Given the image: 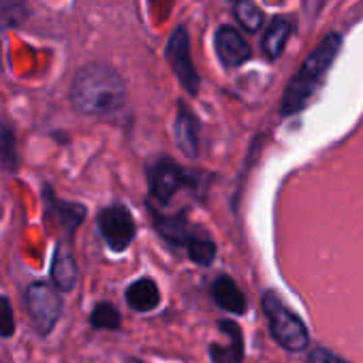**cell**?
Instances as JSON below:
<instances>
[{
  "mask_svg": "<svg viewBox=\"0 0 363 363\" xmlns=\"http://www.w3.org/2000/svg\"><path fill=\"white\" fill-rule=\"evenodd\" d=\"M126 86L107 65L90 62L82 67L71 82V103L84 116H109L122 109Z\"/></svg>",
  "mask_w": 363,
  "mask_h": 363,
  "instance_id": "cell-1",
  "label": "cell"
},
{
  "mask_svg": "<svg viewBox=\"0 0 363 363\" xmlns=\"http://www.w3.org/2000/svg\"><path fill=\"white\" fill-rule=\"evenodd\" d=\"M26 306L28 312L35 320V327L41 335H48L62 310V301L60 295L54 291V286L45 284V282H35L28 286L26 291Z\"/></svg>",
  "mask_w": 363,
  "mask_h": 363,
  "instance_id": "cell-6",
  "label": "cell"
},
{
  "mask_svg": "<svg viewBox=\"0 0 363 363\" xmlns=\"http://www.w3.org/2000/svg\"><path fill=\"white\" fill-rule=\"evenodd\" d=\"M218 327L229 335L231 342L227 346H220V344L210 346L212 363H242L244 361V337H242L240 325L233 320H220Z\"/></svg>",
  "mask_w": 363,
  "mask_h": 363,
  "instance_id": "cell-10",
  "label": "cell"
},
{
  "mask_svg": "<svg viewBox=\"0 0 363 363\" xmlns=\"http://www.w3.org/2000/svg\"><path fill=\"white\" fill-rule=\"evenodd\" d=\"M16 331V320H13V310H11V303L9 299L0 297V335H13Z\"/></svg>",
  "mask_w": 363,
  "mask_h": 363,
  "instance_id": "cell-22",
  "label": "cell"
},
{
  "mask_svg": "<svg viewBox=\"0 0 363 363\" xmlns=\"http://www.w3.org/2000/svg\"><path fill=\"white\" fill-rule=\"evenodd\" d=\"M99 231L111 250L122 252L135 238V220L124 206H109L99 214Z\"/></svg>",
  "mask_w": 363,
  "mask_h": 363,
  "instance_id": "cell-7",
  "label": "cell"
},
{
  "mask_svg": "<svg viewBox=\"0 0 363 363\" xmlns=\"http://www.w3.org/2000/svg\"><path fill=\"white\" fill-rule=\"evenodd\" d=\"M340 48H342V37L340 35H327L318 43V48L312 50V54L303 60L297 75L289 82V86L284 90V96H282V113L284 116H293L308 105L312 94L323 84V79H325L329 67L333 65Z\"/></svg>",
  "mask_w": 363,
  "mask_h": 363,
  "instance_id": "cell-2",
  "label": "cell"
},
{
  "mask_svg": "<svg viewBox=\"0 0 363 363\" xmlns=\"http://www.w3.org/2000/svg\"><path fill=\"white\" fill-rule=\"evenodd\" d=\"M235 18L248 33H257L265 20L263 11L252 3V0H238L235 3Z\"/></svg>",
  "mask_w": 363,
  "mask_h": 363,
  "instance_id": "cell-20",
  "label": "cell"
},
{
  "mask_svg": "<svg viewBox=\"0 0 363 363\" xmlns=\"http://www.w3.org/2000/svg\"><path fill=\"white\" fill-rule=\"evenodd\" d=\"M291 33H293V22L289 18H274L272 20V24L263 37V52L267 54V58L276 60L282 54Z\"/></svg>",
  "mask_w": 363,
  "mask_h": 363,
  "instance_id": "cell-16",
  "label": "cell"
},
{
  "mask_svg": "<svg viewBox=\"0 0 363 363\" xmlns=\"http://www.w3.org/2000/svg\"><path fill=\"white\" fill-rule=\"evenodd\" d=\"M28 18L26 0H0V30H9L24 24Z\"/></svg>",
  "mask_w": 363,
  "mask_h": 363,
  "instance_id": "cell-17",
  "label": "cell"
},
{
  "mask_svg": "<svg viewBox=\"0 0 363 363\" xmlns=\"http://www.w3.org/2000/svg\"><path fill=\"white\" fill-rule=\"evenodd\" d=\"M186 248H189V257L197 265H210L216 257V244L203 233H193L191 240L186 242Z\"/></svg>",
  "mask_w": 363,
  "mask_h": 363,
  "instance_id": "cell-19",
  "label": "cell"
},
{
  "mask_svg": "<svg viewBox=\"0 0 363 363\" xmlns=\"http://www.w3.org/2000/svg\"><path fill=\"white\" fill-rule=\"evenodd\" d=\"M263 310L267 314L272 335L282 348L291 352H301L308 348L310 333H308L306 323L280 299L276 291L263 293Z\"/></svg>",
  "mask_w": 363,
  "mask_h": 363,
  "instance_id": "cell-3",
  "label": "cell"
},
{
  "mask_svg": "<svg viewBox=\"0 0 363 363\" xmlns=\"http://www.w3.org/2000/svg\"><path fill=\"white\" fill-rule=\"evenodd\" d=\"M214 48L225 67H240L250 58V45L233 26H220L216 30Z\"/></svg>",
  "mask_w": 363,
  "mask_h": 363,
  "instance_id": "cell-8",
  "label": "cell"
},
{
  "mask_svg": "<svg viewBox=\"0 0 363 363\" xmlns=\"http://www.w3.org/2000/svg\"><path fill=\"white\" fill-rule=\"evenodd\" d=\"M173 135H175L177 147L186 156L195 158L199 154V124L193 111H189L184 105L177 107V113L173 120Z\"/></svg>",
  "mask_w": 363,
  "mask_h": 363,
  "instance_id": "cell-9",
  "label": "cell"
},
{
  "mask_svg": "<svg viewBox=\"0 0 363 363\" xmlns=\"http://www.w3.org/2000/svg\"><path fill=\"white\" fill-rule=\"evenodd\" d=\"M154 227L173 246H186V242L193 235V231L189 229V223H186L184 214L162 216V214H156L154 212Z\"/></svg>",
  "mask_w": 363,
  "mask_h": 363,
  "instance_id": "cell-13",
  "label": "cell"
},
{
  "mask_svg": "<svg viewBox=\"0 0 363 363\" xmlns=\"http://www.w3.org/2000/svg\"><path fill=\"white\" fill-rule=\"evenodd\" d=\"M308 363H348V361L329 352L327 348H316L314 352L308 354Z\"/></svg>",
  "mask_w": 363,
  "mask_h": 363,
  "instance_id": "cell-23",
  "label": "cell"
},
{
  "mask_svg": "<svg viewBox=\"0 0 363 363\" xmlns=\"http://www.w3.org/2000/svg\"><path fill=\"white\" fill-rule=\"evenodd\" d=\"M126 301L137 312H150L160 303V291L150 278H141L133 282L126 291Z\"/></svg>",
  "mask_w": 363,
  "mask_h": 363,
  "instance_id": "cell-14",
  "label": "cell"
},
{
  "mask_svg": "<svg viewBox=\"0 0 363 363\" xmlns=\"http://www.w3.org/2000/svg\"><path fill=\"white\" fill-rule=\"evenodd\" d=\"M45 199H48V210L56 216V220H58V225L65 229V231H69V233H73L75 229H77V225L84 220V216H86V210H84V206H79V203H69V201H62V199H58V197H54L50 191L45 193Z\"/></svg>",
  "mask_w": 363,
  "mask_h": 363,
  "instance_id": "cell-15",
  "label": "cell"
},
{
  "mask_svg": "<svg viewBox=\"0 0 363 363\" xmlns=\"http://www.w3.org/2000/svg\"><path fill=\"white\" fill-rule=\"evenodd\" d=\"M212 297L223 310H227L231 314H244L246 312V297L229 276H218L214 280Z\"/></svg>",
  "mask_w": 363,
  "mask_h": 363,
  "instance_id": "cell-12",
  "label": "cell"
},
{
  "mask_svg": "<svg viewBox=\"0 0 363 363\" xmlns=\"http://www.w3.org/2000/svg\"><path fill=\"white\" fill-rule=\"evenodd\" d=\"M90 323L96 329H111V331H116V329H120L122 320H120V312L111 303H99L92 310V314H90Z\"/></svg>",
  "mask_w": 363,
  "mask_h": 363,
  "instance_id": "cell-21",
  "label": "cell"
},
{
  "mask_svg": "<svg viewBox=\"0 0 363 363\" xmlns=\"http://www.w3.org/2000/svg\"><path fill=\"white\" fill-rule=\"evenodd\" d=\"M0 164L9 173H16L20 167V156L16 150V135L3 120H0Z\"/></svg>",
  "mask_w": 363,
  "mask_h": 363,
  "instance_id": "cell-18",
  "label": "cell"
},
{
  "mask_svg": "<svg viewBox=\"0 0 363 363\" xmlns=\"http://www.w3.org/2000/svg\"><path fill=\"white\" fill-rule=\"evenodd\" d=\"M167 60L177 77V82L182 84L186 92L197 94L199 92V75L195 71L193 65V56H191V39L184 26H177L173 30V35L169 37L167 43Z\"/></svg>",
  "mask_w": 363,
  "mask_h": 363,
  "instance_id": "cell-4",
  "label": "cell"
},
{
  "mask_svg": "<svg viewBox=\"0 0 363 363\" xmlns=\"http://www.w3.org/2000/svg\"><path fill=\"white\" fill-rule=\"evenodd\" d=\"M147 182H150V195L158 203H169L179 189L193 184V175H189L186 169H182L177 162L169 158H158L150 167Z\"/></svg>",
  "mask_w": 363,
  "mask_h": 363,
  "instance_id": "cell-5",
  "label": "cell"
},
{
  "mask_svg": "<svg viewBox=\"0 0 363 363\" xmlns=\"http://www.w3.org/2000/svg\"><path fill=\"white\" fill-rule=\"evenodd\" d=\"M52 280L54 286L60 291H71L77 282V265L75 259L69 250L67 244H58L54 250V261H52Z\"/></svg>",
  "mask_w": 363,
  "mask_h": 363,
  "instance_id": "cell-11",
  "label": "cell"
}]
</instances>
